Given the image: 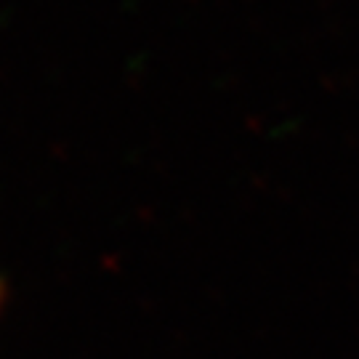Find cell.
Segmentation results:
<instances>
[{"label": "cell", "instance_id": "obj_1", "mask_svg": "<svg viewBox=\"0 0 359 359\" xmlns=\"http://www.w3.org/2000/svg\"><path fill=\"white\" fill-rule=\"evenodd\" d=\"M0 306H3V285H0Z\"/></svg>", "mask_w": 359, "mask_h": 359}]
</instances>
